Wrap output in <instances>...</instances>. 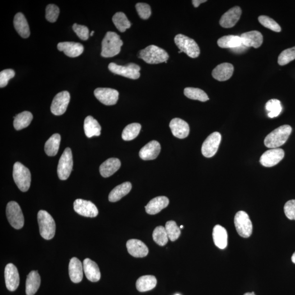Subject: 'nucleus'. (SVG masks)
<instances>
[{"label": "nucleus", "mask_w": 295, "mask_h": 295, "mask_svg": "<svg viewBox=\"0 0 295 295\" xmlns=\"http://www.w3.org/2000/svg\"><path fill=\"white\" fill-rule=\"evenodd\" d=\"M14 26L18 33L22 38H28L30 35V31L28 22L24 15L21 13H18L14 18Z\"/></svg>", "instance_id": "28"}, {"label": "nucleus", "mask_w": 295, "mask_h": 295, "mask_svg": "<svg viewBox=\"0 0 295 295\" xmlns=\"http://www.w3.org/2000/svg\"><path fill=\"white\" fill-rule=\"evenodd\" d=\"M15 76V71L12 69H7L0 73V87H4L8 84L9 80Z\"/></svg>", "instance_id": "48"}, {"label": "nucleus", "mask_w": 295, "mask_h": 295, "mask_svg": "<svg viewBox=\"0 0 295 295\" xmlns=\"http://www.w3.org/2000/svg\"><path fill=\"white\" fill-rule=\"evenodd\" d=\"M169 127L173 135L179 139H184L190 134V126L186 122L181 119H173L169 123Z\"/></svg>", "instance_id": "18"}, {"label": "nucleus", "mask_w": 295, "mask_h": 295, "mask_svg": "<svg viewBox=\"0 0 295 295\" xmlns=\"http://www.w3.org/2000/svg\"><path fill=\"white\" fill-rule=\"evenodd\" d=\"M266 109L269 112V117L273 118L278 117L282 110L280 101L277 99H272L266 104Z\"/></svg>", "instance_id": "41"}, {"label": "nucleus", "mask_w": 295, "mask_h": 295, "mask_svg": "<svg viewBox=\"0 0 295 295\" xmlns=\"http://www.w3.org/2000/svg\"><path fill=\"white\" fill-rule=\"evenodd\" d=\"M94 31H91V33L90 34V35L91 36H93V35H94Z\"/></svg>", "instance_id": "54"}, {"label": "nucleus", "mask_w": 295, "mask_h": 295, "mask_svg": "<svg viewBox=\"0 0 295 295\" xmlns=\"http://www.w3.org/2000/svg\"><path fill=\"white\" fill-rule=\"evenodd\" d=\"M72 29L76 35L82 40L86 41L89 38V29L84 25L74 24Z\"/></svg>", "instance_id": "47"}, {"label": "nucleus", "mask_w": 295, "mask_h": 295, "mask_svg": "<svg viewBox=\"0 0 295 295\" xmlns=\"http://www.w3.org/2000/svg\"><path fill=\"white\" fill-rule=\"evenodd\" d=\"M84 265L77 257H72L69 264L68 271L70 279L74 283H79L83 279Z\"/></svg>", "instance_id": "24"}, {"label": "nucleus", "mask_w": 295, "mask_h": 295, "mask_svg": "<svg viewBox=\"0 0 295 295\" xmlns=\"http://www.w3.org/2000/svg\"><path fill=\"white\" fill-rule=\"evenodd\" d=\"M217 43L220 48L230 49L236 48L243 45L241 37L235 35L223 36L218 40Z\"/></svg>", "instance_id": "34"}, {"label": "nucleus", "mask_w": 295, "mask_h": 295, "mask_svg": "<svg viewBox=\"0 0 295 295\" xmlns=\"http://www.w3.org/2000/svg\"><path fill=\"white\" fill-rule=\"evenodd\" d=\"M132 185L130 182L123 183L121 185L114 188L110 192L108 200L110 202H115L121 200L130 192Z\"/></svg>", "instance_id": "31"}, {"label": "nucleus", "mask_w": 295, "mask_h": 295, "mask_svg": "<svg viewBox=\"0 0 295 295\" xmlns=\"http://www.w3.org/2000/svg\"><path fill=\"white\" fill-rule=\"evenodd\" d=\"M228 238L227 230L221 225H215L213 231V238L215 245L221 250H224L228 246Z\"/></svg>", "instance_id": "29"}, {"label": "nucleus", "mask_w": 295, "mask_h": 295, "mask_svg": "<svg viewBox=\"0 0 295 295\" xmlns=\"http://www.w3.org/2000/svg\"><path fill=\"white\" fill-rule=\"evenodd\" d=\"M234 223L239 236L243 238H248L251 236L253 225L246 212L242 211H238L235 215Z\"/></svg>", "instance_id": "7"}, {"label": "nucleus", "mask_w": 295, "mask_h": 295, "mask_svg": "<svg viewBox=\"0 0 295 295\" xmlns=\"http://www.w3.org/2000/svg\"><path fill=\"white\" fill-rule=\"evenodd\" d=\"M123 41L116 32H107L102 42L101 56L111 58L118 55L121 51Z\"/></svg>", "instance_id": "1"}, {"label": "nucleus", "mask_w": 295, "mask_h": 295, "mask_svg": "<svg viewBox=\"0 0 295 295\" xmlns=\"http://www.w3.org/2000/svg\"><path fill=\"white\" fill-rule=\"evenodd\" d=\"M14 118V127L17 130H21L29 126L33 119V116L31 112L24 111L17 114Z\"/></svg>", "instance_id": "36"}, {"label": "nucleus", "mask_w": 295, "mask_h": 295, "mask_svg": "<svg viewBox=\"0 0 295 295\" xmlns=\"http://www.w3.org/2000/svg\"><path fill=\"white\" fill-rule=\"evenodd\" d=\"M108 68L112 73L130 79L137 80L140 77L141 68L135 63H130L126 66H121L112 63H109Z\"/></svg>", "instance_id": "9"}, {"label": "nucleus", "mask_w": 295, "mask_h": 295, "mask_svg": "<svg viewBox=\"0 0 295 295\" xmlns=\"http://www.w3.org/2000/svg\"><path fill=\"white\" fill-rule=\"evenodd\" d=\"M233 71L234 67L232 63H223L214 69L212 71V76L218 81H226L232 77Z\"/></svg>", "instance_id": "23"}, {"label": "nucleus", "mask_w": 295, "mask_h": 295, "mask_svg": "<svg viewBox=\"0 0 295 295\" xmlns=\"http://www.w3.org/2000/svg\"><path fill=\"white\" fill-rule=\"evenodd\" d=\"M59 51L63 52L67 57L75 58L80 56L84 51V47L80 43L73 42H61L58 44Z\"/></svg>", "instance_id": "21"}, {"label": "nucleus", "mask_w": 295, "mask_h": 295, "mask_svg": "<svg viewBox=\"0 0 295 295\" xmlns=\"http://www.w3.org/2000/svg\"><path fill=\"white\" fill-rule=\"evenodd\" d=\"M284 210L285 215L290 220H295V200L288 201L286 203Z\"/></svg>", "instance_id": "49"}, {"label": "nucleus", "mask_w": 295, "mask_h": 295, "mask_svg": "<svg viewBox=\"0 0 295 295\" xmlns=\"http://www.w3.org/2000/svg\"><path fill=\"white\" fill-rule=\"evenodd\" d=\"M258 20L262 25L267 29L276 32L281 31V27L278 23L268 16H260L258 18Z\"/></svg>", "instance_id": "44"}, {"label": "nucleus", "mask_w": 295, "mask_h": 295, "mask_svg": "<svg viewBox=\"0 0 295 295\" xmlns=\"http://www.w3.org/2000/svg\"><path fill=\"white\" fill-rule=\"evenodd\" d=\"M73 168V157L71 149L67 148L64 150L59 161L58 174L60 179L66 180L70 177Z\"/></svg>", "instance_id": "10"}, {"label": "nucleus", "mask_w": 295, "mask_h": 295, "mask_svg": "<svg viewBox=\"0 0 295 295\" xmlns=\"http://www.w3.org/2000/svg\"><path fill=\"white\" fill-rule=\"evenodd\" d=\"M165 228L167 230L169 240L172 242L176 241L181 235V230L174 221H168Z\"/></svg>", "instance_id": "42"}, {"label": "nucleus", "mask_w": 295, "mask_h": 295, "mask_svg": "<svg viewBox=\"0 0 295 295\" xmlns=\"http://www.w3.org/2000/svg\"><path fill=\"white\" fill-rule=\"evenodd\" d=\"M157 284L155 276L147 275L141 276L136 282V288L138 292H146L153 289Z\"/></svg>", "instance_id": "33"}, {"label": "nucleus", "mask_w": 295, "mask_h": 295, "mask_svg": "<svg viewBox=\"0 0 295 295\" xmlns=\"http://www.w3.org/2000/svg\"><path fill=\"white\" fill-rule=\"evenodd\" d=\"M70 101V95L67 91L58 93L54 97L50 110L55 116H62L66 111Z\"/></svg>", "instance_id": "12"}, {"label": "nucleus", "mask_w": 295, "mask_h": 295, "mask_svg": "<svg viewBox=\"0 0 295 295\" xmlns=\"http://www.w3.org/2000/svg\"><path fill=\"white\" fill-rule=\"evenodd\" d=\"M94 95L101 103L111 105H116L119 98V92L115 89L99 87L94 91Z\"/></svg>", "instance_id": "15"}, {"label": "nucleus", "mask_w": 295, "mask_h": 295, "mask_svg": "<svg viewBox=\"0 0 295 295\" xmlns=\"http://www.w3.org/2000/svg\"><path fill=\"white\" fill-rule=\"evenodd\" d=\"M61 136L58 133H55L46 142L44 150L46 154L49 156H54L58 154L61 144Z\"/></svg>", "instance_id": "35"}, {"label": "nucleus", "mask_w": 295, "mask_h": 295, "mask_svg": "<svg viewBox=\"0 0 295 295\" xmlns=\"http://www.w3.org/2000/svg\"><path fill=\"white\" fill-rule=\"evenodd\" d=\"M295 59V47L285 49L280 54L278 63L279 65L284 66Z\"/></svg>", "instance_id": "43"}, {"label": "nucleus", "mask_w": 295, "mask_h": 295, "mask_svg": "<svg viewBox=\"0 0 295 295\" xmlns=\"http://www.w3.org/2000/svg\"><path fill=\"white\" fill-rule=\"evenodd\" d=\"M161 146L158 141H152L142 148L139 155L144 160H154L160 153Z\"/></svg>", "instance_id": "22"}, {"label": "nucleus", "mask_w": 295, "mask_h": 295, "mask_svg": "<svg viewBox=\"0 0 295 295\" xmlns=\"http://www.w3.org/2000/svg\"><path fill=\"white\" fill-rule=\"evenodd\" d=\"M4 278L7 288L11 292L15 291L19 287L20 278L17 267L13 264H8L4 270Z\"/></svg>", "instance_id": "16"}, {"label": "nucleus", "mask_w": 295, "mask_h": 295, "mask_svg": "<svg viewBox=\"0 0 295 295\" xmlns=\"http://www.w3.org/2000/svg\"><path fill=\"white\" fill-rule=\"evenodd\" d=\"M240 37L242 44L247 48H258L263 43V36L259 31L247 32L242 34Z\"/></svg>", "instance_id": "19"}, {"label": "nucleus", "mask_w": 295, "mask_h": 295, "mask_svg": "<svg viewBox=\"0 0 295 295\" xmlns=\"http://www.w3.org/2000/svg\"><path fill=\"white\" fill-rule=\"evenodd\" d=\"M84 129L87 137L99 136L101 135V127L95 119L91 116H87L84 121Z\"/></svg>", "instance_id": "32"}, {"label": "nucleus", "mask_w": 295, "mask_h": 295, "mask_svg": "<svg viewBox=\"0 0 295 295\" xmlns=\"http://www.w3.org/2000/svg\"><path fill=\"white\" fill-rule=\"evenodd\" d=\"M41 285V278L38 271H32L27 275L26 281V295H34Z\"/></svg>", "instance_id": "30"}, {"label": "nucleus", "mask_w": 295, "mask_h": 295, "mask_svg": "<svg viewBox=\"0 0 295 295\" xmlns=\"http://www.w3.org/2000/svg\"><path fill=\"white\" fill-rule=\"evenodd\" d=\"M169 200L166 196H158L151 200L145 206L146 211L148 214L155 215L159 213L169 205Z\"/></svg>", "instance_id": "25"}, {"label": "nucleus", "mask_w": 295, "mask_h": 295, "mask_svg": "<svg viewBox=\"0 0 295 295\" xmlns=\"http://www.w3.org/2000/svg\"><path fill=\"white\" fill-rule=\"evenodd\" d=\"M141 129V124L132 123L126 126L122 132V138L124 140L128 141L135 139L138 135Z\"/></svg>", "instance_id": "39"}, {"label": "nucleus", "mask_w": 295, "mask_h": 295, "mask_svg": "<svg viewBox=\"0 0 295 295\" xmlns=\"http://www.w3.org/2000/svg\"><path fill=\"white\" fill-rule=\"evenodd\" d=\"M138 58L149 64H158L167 63L169 55L162 48L158 46L150 45L138 53Z\"/></svg>", "instance_id": "3"}, {"label": "nucleus", "mask_w": 295, "mask_h": 295, "mask_svg": "<svg viewBox=\"0 0 295 295\" xmlns=\"http://www.w3.org/2000/svg\"><path fill=\"white\" fill-rule=\"evenodd\" d=\"M114 24L117 29L121 32H125L131 27V22L128 21L126 16L123 12H117L112 18Z\"/></svg>", "instance_id": "37"}, {"label": "nucleus", "mask_w": 295, "mask_h": 295, "mask_svg": "<svg viewBox=\"0 0 295 295\" xmlns=\"http://www.w3.org/2000/svg\"><path fill=\"white\" fill-rule=\"evenodd\" d=\"M126 247L128 253L133 257H144L148 254V248L138 239H130L126 243Z\"/></svg>", "instance_id": "20"}, {"label": "nucleus", "mask_w": 295, "mask_h": 295, "mask_svg": "<svg viewBox=\"0 0 295 295\" xmlns=\"http://www.w3.org/2000/svg\"><path fill=\"white\" fill-rule=\"evenodd\" d=\"M84 270L87 279L92 282H97L101 278V273L99 266L95 262L91 259H85L84 261Z\"/></svg>", "instance_id": "26"}, {"label": "nucleus", "mask_w": 295, "mask_h": 295, "mask_svg": "<svg viewBox=\"0 0 295 295\" xmlns=\"http://www.w3.org/2000/svg\"><path fill=\"white\" fill-rule=\"evenodd\" d=\"M6 215L9 223L16 229H21L24 225V217L21 207L15 201L8 203L6 207Z\"/></svg>", "instance_id": "8"}, {"label": "nucleus", "mask_w": 295, "mask_h": 295, "mask_svg": "<svg viewBox=\"0 0 295 295\" xmlns=\"http://www.w3.org/2000/svg\"><path fill=\"white\" fill-rule=\"evenodd\" d=\"M284 155V151L282 149H271L261 155L260 162L265 167H273L283 160Z\"/></svg>", "instance_id": "14"}, {"label": "nucleus", "mask_w": 295, "mask_h": 295, "mask_svg": "<svg viewBox=\"0 0 295 295\" xmlns=\"http://www.w3.org/2000/svg\"><path fill=\"white\" fill-rule=\"evenodd\" d=\"M292 260L293 263L295 264V252L293 253V255L292 257Z\"/></svg>", "instance_id": "52"}, {"label": "nucleus", "mask_w": 295, "mask_h": 295, "mask_svg": "<svg viewBox=\"0 0 295 295\" xmlns=\"http://www.w3.org/2000/svg\"><path fill=\"white\" fill-rule=\"evenodd\" d=\"M174 42L181 51L187 54L191 58L199 56L200 49L194 40L182 34H178L174 38Z\"/></svg>", "instance_id": "6"}, {"label": "nucleus", "mask_w": 295, "mask_h": 295, "mask_svg": "<svg viewBox=\"0 0 295 295\" xmlns=\"http://www.w3.org/2000/svg\"><path fill=\"white\" fill-rule=\"evenodd\" d=\"M176 295H179V294H176Z\"/></svg>", "instance_id": "56"}, {"label": "nucleus", "mask_w": 295, "mask_h": 295, "mask_svg": "<svg viewBox=\"0 0 295 295\" xmlns=\"http://www.w3.org/2000/svg\"><path fill=\"white\" fill-rule=\"evenodd\" d=\"M221 140L219 132L212 133L204 141L202 146V153L206 158H211L217 152Z\"/></svg>", "instance_id": "11"}, {"label": "nucleus", "mask_w": 295, "mask_h": 295, "mask_svg": "<svg viewBox=\"0 0 295 295\" xmlns=\"http://www.w3.org/2000/svg\"><path fill=\"white\" fill-rule=\"evenodd\" d=\"M13 177L16 185L22 192L29 190L31 185V176L30 170L20 162L14 165Z\"/></svg>", "instance_id": "4"}, {"label": "nucleus", "mask_w": 295, "mask_h": 295, "mask_svg": "<svg viewBox=\"0 0 295 295\" xmlns=\"http://www.w3.org/2000/svg\"><path fill=\"white\" fill-rule=\"evenodd\" d=\"M183 227H183V226L181 225V227H180V228H181V229H183Z\"/></svg>", "instance_id": "55"}, {"label": "nucleus", "mask_w": 295, "mask_h": 295, "mask_svg": "<svg viewBox=\"0 0 295 295\" xmlns=\"http://www.w3.org/2000/svg\"><path fill=\"white\" fill-rule=\"evenodd\" d=\"M207 2L206 0H193L192 3L195 8L199 7L201 3Z\"/></svg>", "instance_id": "51"}, {"label": "nucleus", "mask_w": 295, "mask_h": 295, "mask_svg": "<svg viewBox=\"0 0 295 295\" xmlns=\"http://www.w3.org/2000/svg\"><path fill=\"white\" fill-rule=\"evenodd\" d=\"M242 15L241 8L235 6L230 9L221 17L219 23L224 28H232L237 24Z\"/></svg>", "instance_id": "17"}, {"label": "nucleus", "mask_w": 295, "mask_h": 295, "mask_svg": "<svg viewBox=\"0 0 295 295\" xmlns=\"http://www.w3.org/2000/svg\"><path fill=\"white\" fill-rule=\"evenodd\" d=\"M136 8L138 15L142 20H148L151 16V11L149 4L145 3H138Z\"/></svg>", "instance_id": "46"}, {"label": "nucleus", "mask_w": 295, "mask_h": 295, "mask_svg": "<svg viewBox=\"0 0 295 295\" xmlns=\"http://www.w3.org/2000/svg\"><path fill=\"white\" fill-rule=\"evenodd\" d=\"M73 208L76 213L85 217L94 218L99 214L98 208L90 201L77 199L74 202Z\"/></svg>", "instance_id": "13"}, {"label": "nucleus", "mask_w": 295, "mask_h": 295, "mask_svg": "<svg viewBox=\"0 0 295 295\" xmlns=\"http://www.w3.org/2000/svg\"><path fill=\"white\" fill-rule=\"evenodd\" d=\"M59 13L60 10L57 5L49 4L46 8V19L50 22H54L57 21Z\"/></svg>", "instance_id": "45"}, {"label": "nucleus", "mask_w": 295, "mask_h": 295, "mask_svg": "<svg viewBox=\"0 0 295 295\" xmlns=\"http://www.w3.org/2000/svg\"><path fill=\"white\" fill-rule=\"evenodd\" d=\"M184 93L188 98L191 100H199L201 102H206L209 100L208 95L204 91L195 87H186L184 89Z\"/></svg>", "instance_id": "38"}, {"label": "nucleus", "mask_w": 295, "mask_h": 295, "mask_svg": "<svg viewBox=\"0 0 295 295\" xmlns=\"http://www.w3.org/2000/svg\"><path fill=\"white\" fill-rule=\"evenodd\" d=\"M153 238L155 243L160 246H164L169 241L168 234L165 228L162 226L156 227L153 233Z\"/></svg>", "instance_id": "40"}, {"label": "nucleus", "mask_w": 295, "mask_h": 295, "mask_svg": "<svg viewBox=\"0 0 295 295\" xmlns=\"http://www.w3.org/2000/svg\"><path fill=\"white\" fill-rule=\"evenodd\" d=\"M243 295H255L254 292H252V293H247L245 294H244Z\"/></svg>", "instance_id": "53"}, {"label": "nucleus", "mask_w": 295, "mask_h": 295, "mask_svg": "<svg viewBox=\"0 0 295 295\" xmlns=\"http://www.w3.org/2000/svg\"><path fill=\"white\" fill-rule=\"evenodd\" d=\"M247 48V47H245V46L242 45L240 47L232 49V51L234 53H240L244 52V50H246Z\"/></svg>", "instance_id": "50"}, {"label": "nucleus", "mask_w": 295, "mask_h": 295, "mask_svg": "<svg viewBox=\"0 0 295 295\" xmlns=\"http://www.w3.org/2000/svg\"><path fill=\"white\" fill-rule=\"evenodd\" d=\"M121 167V162L117 158H110L105 160L100 167V172L103 177L112 176Z\"/></svg>", "instance_id": "27"}, {"label": "nucleus", "mask_w": 295, "mask_h": 295, "mask_svg": "<svg viewBox=\"0 0 295 295\" xmlns=\"http://www.w3.org/2000/svg\"><path fill=\"white\" fill-rule=\"evenodd\" d=\"M292 132V127L284 125L275 129L267 135L264 140L265 146L269 148H277L287 141Z\"/></svg>", "instance_id": "2"}, {"label": "nucleus", "mask_w": 295, "mask_h": 295, "mask_svg": "<svg viewBox=\"0 0 295 295\" xmlns=\"http://www.w3.org/2000/svg\"><path fill=\"white\" fill-rule=\"evenodd\" d=\"M38 223L41 236L49 240L55 233V223L52 216L47 211L41 210L38 215Z\"/></svg>", "instance_id": "5"}]
</instances>
